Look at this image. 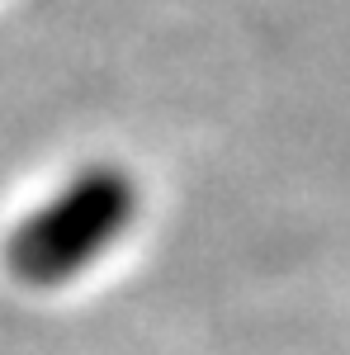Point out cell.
I'll list each match as a JSON object with an SVG mask.
<instances>
[{
  "label": "cell",
  "instance_id": "1",
  "mask_svg": "<svg viewBox=\"0 0 350 355\" xmlns=\"http://www.w3.org/2000/svg\"><path fill=\"white\" fill-rule=\"evenodd\" d=\"M142 209L137 175L123 162L76 166L48 199H38L5 237V270L24 289H62L100 266L114 242L128 237Z\"/></svg>",
  "mask_w": 350,
  "mask_h": 355
}]
</instances>
